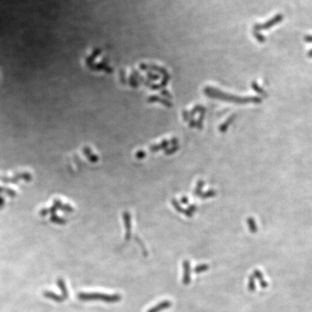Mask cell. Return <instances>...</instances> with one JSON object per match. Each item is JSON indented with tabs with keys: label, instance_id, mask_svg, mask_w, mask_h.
Segmentation results:
<instances>
[{
	"label": "cell",
	"instance_id": "28",
	"mask_svg": "<svg viewBox=\"0 0 312 312\" xmlns=\"http://www.w3.org/2000/svg\"><path fill=\"white\" fill-rule=\"evenodd\" d=\"M307 56H308V57H309V58H312V49L308 51V54H307Z\"/></svg>",
	"mask_w": 312,
	"mask_h": 312
},
{
	"label": "cell",
	"instance_id": "4",
	"mask_svg": "<svg viewBox=\"0 0 312 312\" xmlns=\"http://www.w3.org/2000/svg\"><path fill=\"white\" fill-rule=\"evenodd\" d=\"M123 220H124V227L126 229V234H125V240L127 241H129L132 237V225H131V215L130 213L127 211H124L123 213Z\"/></svg>",
	"mask_w": 312,
	"mask_h": 312
},
{
	"label": "cell",
	"instance_id": "25",
	"mask_svg": "<svg viewBox=\"0 0 312 312\" xmlns=\"http://www.w3.org/2000/svg\"><path fill=\"white\" fill-rule=\"evenodd\" d=\"M178 142H179V141H178V139L176 138V137H173V138L171 139V140L169 141V143L171 145H172L173 146H174V145H177Z\"/></svg>",
	"mask_w": 312,
	"mask_h": 312
},
{
	"label": "cell",
	"instance_id": "2",
	"mask_svg": "<svg viewBox=\"0 0 312 312\" xmlns=\"http://www.w3.org/2000/svg\"><path fill=\"white\" fill-rule=\"evenodd\" d=\"M78 299L82 301H90V300H102L103 301L108 303H115L118 302L121 300V297L118 294L115 295H107L103 294V293H81L78 294Z\"/></svg>",
	"mask_w": 312,
	"mask_h": 312
},
{
	"label": "cell",
	"instance_id": "18",
	"mask_svg": "<svg viewBox=\"0 0 312 312\" xmlns=\"http://www.w3.org/2000/svg\"><path fill=\"white\" fill-rule=\"evenodd\" d=\"M171 204H172V205L174 206V208L176 209V211L183 212V209H182V207H181L180 205H179V203L178 202V201L176 200V199H172V200H171Z\"/></svg>",
	"mask_w": 312,
	"mask_h": 312
},
{
	"label": "cell",
	"instance_id": "5",
	"mask_svg": "<svg viewBox=\"0 0 312 312\" xmlns=\"http://www.w3.org/2000/svg\"><path fill=\"white\" fill-rule=\"evenodd\" d=\"M184 275H183V284L185 285H189L191 282V269L190 264L189 261L185 260L183 262Z\"/></svg>",
	"mask_w": 312,
	"mask_h": 312
},
{
	"label": "cell",
	"instance_id": "29",
	"mask_svg": "<svg viewBox=\"0 0 312 312\" xmlns=\"http://www.w3.org/2000/svg\"><path fill=\"white\" fill-rule=\"evenodd\" d=\"M0 77H1V76H0Z\"/></svg>",
	"mask_w": 312,
	"mask_h": 312
},
{
	"label": "cell",
	"instance_id": "12",
	"mask_svg": "<svg viewBox=\"0 0 312 312\" xmlns=\"http://www.w3.org/2000/svg\"><path fill=\"white\" fill-rule=\"evenodd\" d=\"M252 88L254 90V91L257 92V93L260 94L261 96H267V93H265L264 90L262 88H260V87L259 86L258 84H257V82H255V81H253V82H252Z\"/></svg>",
	"mask_w": 312,
	"mask_h": 312
},
{
	"label": "cell",
	"instance_id": "17",
	"mask_svg": "<svg viewBox=\"0 0 312 312\" xmlns=\"http://www.w3.org/2000/svg\"><path fill=\"white\" fill-rule=\"evenodd\" d=\"M60 210L62 211H65L66 213H72L74 211V208L72 207L70 205L68 204H65V205H62V207L60 208Z\"/></svg>",
	"mask_w": 312,
	"mask_h": 312
},
{
	"label": "cell",
	"instance_id": "15",
	"mask_svg": "<svg viewBox=\"0 0 312 312\" xmlns=\"http://www.w3.org/2000/svg\"><path fill=\"white\" fill-rule=\"evenodd\" d=\"M179 149V146L178 145H174L171 147H168L166 150H164V153L166 155H172V154L175 153L176 151Z\"/></svg>",
	"mask_w": 312,
	"mask_h": 312
},
{
	"label": "cell",
	"instance_id": "20",
	"mask_svg": "<svg viewBox=\"0 0 312 312\" xmlns=\"http://www.w3.org/2000/svg\"><path fill=\"white\" fill-rule=\"evenodd\" d=\"M87 157H88V160L93 163H97L98 160H99V157H98V156L96 155V154H93V153H91L90 155H89Z\"/></svg>",
	"mask_w": 312,
	"mask_h": 312
},
{
	"label": "cell",
	"instance_id": "27",
	"mask_svg": "<svg viewBox=\"0 0 312 312\" xmlns=\"http://www.w3.org/2000/svg\"><path fill=\"white\" fill-rule=\"evenodd\" d=\"M195 124H196V123H195L194 120V119H191V121H190V124H189V125L191 126V127H194Z\"/></svg>",
	"mask_w": 312,
	"mask_h": 312
},
{
	"label": "cell",
	"instance_id": "22",
	"mask_svg": "<svg viewBox=\"0 0 312 312\" xmlns=\"http://www.w3.org/2000/svg\"><path fill=\"white\" fill-rule=\"evenodd\" d=\"M82 152H83L84 155L86 156V157H88L89 155H90L91 153H93V152H92L91 148L89 147H88V146L84 147L83 149H82Z\"/></svg>",
	"mask_w": 312,
	"mask_h": 312
},
{
	"label": "cell",
	"instance_id": "6",
	"mask_svg": "<svg viewBox=\"0 0 312 312\" xmlns=\"http://www.w3.org/2000/svg\"><path fill=\"white\" fill-rule=\"evenodd\" d=\"M253 276L256 280H258L259 283H260V287H261L262 288H267L268 285H269V283H268V282L267 281V280H265L264 279V276H263L262 273L261 272V271L257 270V269L254 270V273H253Z\"/></svg>",
	"mask_w": 312,
	"mask_h": 312
},
{
	"label": "cell",
	"instance_id": "7",
	"mask_svg": "<svg viewBox=\"0 0 312 312\" xmlns=\"http://www.w3.org/2000/svg\"><path fill=\"white\" fill-rule=\"evenodd\" d=\"M171 302L168 301H165L160 303H159L158 305H157L156 306L153 307V308H152L151 309H150L149 311H148V312H158L159 311H160V310L169 308V307L171 306Z\"/></svg>",
	"mask_w": 312,
	"mask_h": 312
},
{
	"label": "cell",
	"instance_id": "11",
	"mask_svg": "<svg viewBox=\"0 0 312 312\" xmlns=\"http://www.w3.org/2000/svg\"><path fill=\"white\" fill-rule=\"evenodd\" d=\"M50 221L54 223L59 225H64L67 223L66 220L62 218H60V217H59L58 215H51V218H50Z\"/></svg>",
	"mask_w": 312,
	"mask_h": 312
},
{
	"label": "cell",
	"instance_id": "8",
	"mask_svg": "<svg viewBox=\"0 0 312 312\" xmlns=\"http://www.w3.org/2000/svg\"><path fill=\"white\" fill-rule=\"evenodd\" d=\"M43 296H44L46 298L52 299V300L54 301H57V302H62L65 300L62 296H58V295L55 294L54 293L50 292V291H45V292H43Z\"/></svg>",
	"mask_w": 312,
	"mask_h": 312
},
{
	"label": "cell",
	"instance_id": "23",
	"mask_svg": "<svg viewBox=\"0 0 312 312\" xmlns=\"http://www.w3.org/2000/svg\"><path fill=\"white\" fill-rule=\"evenodd\" d=\"M150 150L152 152H156L160 151V147H159L158 145H153L150 147Z\"/></svg>",
	"mask_w": 312,
	"mask_h": 312
},
{
	"label": "cell",
	"instance_id": "1",
	"mask_svg": "<svg viewBox=\"0 0 312 312\" xmlns=\"http://www.w3.org/2000/svg\"><path fill=\"white\" fill-rule=\"evenodd\" d=\"M204 93L207 96L215 99L222 100L225 101L236 103V104H247V103H255L259 104L262 102V98L258 96H247V97H239L233 95L225 93L221 90L215 88L207 86L204 89Z\"/></svg>",
	"mask_w": 312,
	"mask_h": 312
},
{
	"label": "cell",
	"instance_id": "21",
	"mask_svg": "<svg viewBox=\"0 0 312 312\" xmlns=\"http://www.w3.org/2000/svg\"><path fill=\"white\" fill-rule=\"evenodd\" d=\"M169 144H170L169 141H168V140H163V141H162L160 144H158V145H159V147H160V150H166V148H168Z\"/></svg>",
	"mask_w": 312,
	"mask_h": 312
},
{
	"label": "cell",
	"instance_id": "16",
	"mask_svg": "<svg viewBox=\"0 0 312 312\" xmlns=\"http://www.w3.org/2000/svg\"><path fill=\"white\" fill-rule=\"evenodd\" d=\"M135 239L136 240L137 244L140 245V246L141 247V249H142V252H143V256H145V257H147L148 252H147V249H146L145 246V245L143 244V242H142L141 240H140V238H139L137 236L135 237Z\"/></svg>",
	"mask_w": 312,
	"mask_h": 312
},
{
	"label": "cell",
	"instance_id": "10",
	"mask_svg": "<svg viewBox=\"0 0 312 312\" xmlns=\"http://www.w3.org/2000/svg\"><path fill=\"white\" fill-rule=\"evenodd\" d=\"M248 291L251 293H253L254 291H256V288H257V285H256V279L254 278L253 275H251L249 277V280H248Z\"/></svg>",
	"mask_w": 312,
	"mask_h": 312
},
{
	"label": "cell",
	"instance_id": "9",
	"mask_svg": "<svg viewBox=\"0 0 312 312\" xmlns=\"http://www.w3.org/2000/svg\"><path fill=\"white\" fill-rule=\"evenodd\" d=\"M57 284H58L59 287L60 288L61 291H62V297H63L64 299L65 300V299L68 297V291L67 289L66 285H65V281H64L62 279L60 278L57 280Z\"/></svg>",
	"mask_w": 312,
	"mask_h": 312
},
{
	"label": "cell",
	"instance_id": "19",
	"mask_svg": "<svg viewBox=\"0 0 312 312\" xmlns=\"http://www.w3.org/2000/svg\"><path fill=\"white\" fill-rule=\"evenodd\" d=\"M146 155L147 153L145 151L143 150H138L136 153H135V157H136L137 159H139V160H141V159L145 158Z\"/></svg>",
	"mask_w": 312,
	"mask_h": 312
},
{
	"label": "cell",
	"instance_id": "26",
	"mask_svg": "<svg viewBox=\"0 0 312 312\" xmlns=\"http://www.w3.org/2000/svg\"><path fill=\"white\" fill-rule=\"evenodd\" d=\"M181 201H182V202L183 204H187V203H188V199H187L185 197V196L182 197V199H181Z\"/></svg>",
	"mask_w": 312,
	"mask_h": 312
},
{
	"label": "cell",
	"instance_id": "13",
	"mask_svg": "<svg viewBox=\"0 0 312 312\" xmlns=\"http://www.w3.org/2000/svg\"><path fill=\"white\" fill-rule=\"evenodd\" d=\"M253 35H254V36L256 38V39H257V40L259 42V43H264L265 40H266V38H265V37L262 34L260 33V31L254 30Z\"/></svg>",
	"mask_w": 312,
	"mask_h": 312
},
{
	"label": "cell",
	"instance_id": "24",
	"mask_svg": "<svg viewBox=\"0 0 312 312\" xmlns=\"http://www.w3.org/2000/svg\"><path fill=\"white\" fill-rule=\"evenodd\" d=\"M304 40L306 43H312V35H306L304 36Z\"/></svg>",
	"mask_w": 312,
	"mask_h": 312
},
{
	"label": "cell",
	"instance_id": "3",
	"mask_svg": "<svg viewBox=\"0 0 312 312\" xmlns=\"http://www.w3.org/2000/svg\"><path fill=\"white\" fill-rule=\"evenodd\" d=\"M283 15L282 14H277L274 15L272 18L267 21L266 23H264L262 24H256L254 26V30L260 31L262 30H268L270 28L273 27L275 25L280 23L282 20H283Z\"/></svg>",
	"mask_w": 312,
	"mask_h": 312
},
{
	"label": "cell",
	"instance_id": "14",
	"mask_svg": "<svg viewBox=\"0 0 312 312\" xmlns=\"http://www.w3.org/2000/svg\"><path fill=\"white\" fill-rule=\"evenodd\" d=\"M208 269H209V266H207V264H200L194 268V272L195 273H196V274H199V273L205 272V271L207 270Z\"/></svg>",
	"mask_w": 312,
	"mask_h": 312
}]
</instances>
